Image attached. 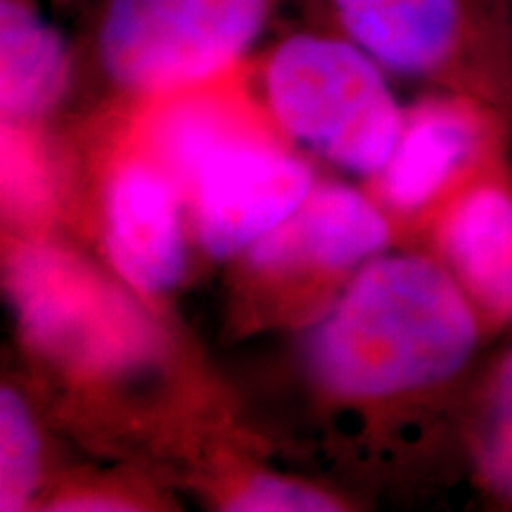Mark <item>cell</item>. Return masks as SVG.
Wrapping results in <instances>:
<instances>
[{
    "label": "cell",
    "mask_w": 512,
    "mask_h": 512,
    "mask_svg": "<svg viewBox=\"0 0 512 512\" xmlns=\"http://www.w3.org/2000/svg\"><path fill=\"white\" fill-rule=\"evenodd\" d=\"M479 325L456 275L422 256L373 261L311 337L318 380L344 396L437 389L467 366Z\"/></svg>",
    "instance_id": "obj_1"
},
{
    "label": "cell",
    "mask_w": 512,
    "mask_h": 512,
    "mask_svg": "<svg viewBox=\"0 0 512 512\" xmlns=\"http://www.w3.org/2000/svg\"><path fill=\"white\" fill-rule=\"evenodd\" d=\"M382 64L351 38L294 34L266 64V95L290 136L358 174L380 171L403 119Z\"/></svg>",
    "instance_id": "obj_2"
},
{
    "label": "cell",
    "mask_w": 512,
    "mask_h": 512,
    "mask_svg": "<svg viewBox=\"0 0 512 512\" xmlns=\"http://www.w3.org/2000/svg\"><path fill=\"white\" fill-rule=\"evenodd\" d=\"M347 31L384 69L425 76L512 107L508 0H330Z\"/></svg>",
    "instance_id": "obj_3"
},
{
    "label": "cell",
    "mask_w": 512,
    "mask_h": 512,
    "mask_svg": "<svg viewBox=\"0 0 512 512\" xmlns=\"http://www.w3.org/2000/svg\"><path fill=\"white\" fill-rule=\"evenodd\" d=\"M268 0H105L95 50L107 79L178 93L228 72L266 22Z\"/></svg>",
    "instance_id": "obj_4"
},
{
    "label": "cell",
    "mask_w": 512,
    "mask_h": 512,
    "mask_svg": "<svg viewBox=\"0 0 512 512\" xmlns=\"http://www.w3.org/2000/svg\"><path fill=\"white\" fill-rule=\"evenodd\" d=\"M10 292L31 342L74 368L121 373L140 366L155 347L136 306L62 249H22L12 261Z\"/></svg>",
    "instance_id": "obj_5"
},
{
    "label": "cell",
    "mask_w": 512,
    "mask_h": 512,
    "mask_svg": "<svg viewBox=\"0 0 512 512\" xmlns=\"http://www.w3.org/2000/svg\"><path fill=\"white\" fill-rule=\"evenodd\" d=\"M174 166L192 185L197 230L214 256L264 240L311 192L304 164L233 133L223 114L195 133Z\"/></svg>",
    "instance_id": "obj_6"
},
{
    "label": "cell",
    "mask_w": 512,
    "mask_h": 512,
    "mask_svg": "<svg viewBox=\"0 0 512 512\" xmlns=\"http://www.w3.org/2000/svg\"><path fill=\"white\" fill-rule=\"evenodd\" d=\"M107 252L126 283L147 294L171 290L183 275V233L169 183L147 166H124L105 200Z\"/></svg>",
    "instance_id": "obj_7"
},
{
    "label": "cell",
    "mask_w": 512,
    "mask_h": 512,
    "mask_svg": "<svg viewBox=\"0 0 512 512\" xmlns=\"http://www.w3.org/2000/svg\"><path fill=\"white\" fill-rule=\"evenodd\" d=\"M387 240V223L366 197L342 185H325L309 192L290 221L259 240L254 259L266 266L306 261L347 268L380 252Z\"/></svg>",
    "instance_id": "obj_8"
},
{
    "label": "cell",
    "mask_w": 512,
    "mask_h": 512,
    "mask_svg": "<svg viewBox=\"0 0 512 512\" xmlns=\"http://www.w3.org/2000/svg\"><path fill=\"white\" fill-rule=\"evenodd\" d=\"M444 252L458 283L494 316L512 318V195L479 188L444 226Z\"/></svg>",
    "instance_id": "obj_9"
},
{
    "label": "cell",
    "mask_w": 512,
    "mask_h": 512,
    "mask_svg": "<svg viewBox=\"0 0 512 512\" xmlns=\"http://www.w3.org/2000/svg\"><path fill=\"white\" fill-rule=\"evenodd\" d=\"M69 76L62 36L29 0H0V105L5 119L27 121L60 98Z\"/></svg>",
    "instance_id": "obj_10"
},
{
    "label": "cell",
    "mask_w": 512,
    "mask_h": 512,
    "mask_svg": "<svg viewBox=\"0 0 512 512\" xmlns=\"http://www.w3.org/2000/svg\"><path fill=\"white\" fill-rule=\"evenodd\" d=\"M475 143L470 110L453 102H430L403 126L399 145L384 166V190L399 207L427 202L465 162Z\"/></svg>",
    "instance_id": "obj_11"
},
{
    "label": "cell",
    "mask_w": 512,
    "mask_h": 512,
    "mask_svg": "<svg viewBox=\"0 0 512 512\" xmlns=\"http://www.w3.org/2000/svg\"><path fill=\"white\" fill-rule=\"evenodd\" d=\"M475 458L486 486L512 503V351L486 387L475 430Z\"/></svg>",
    "instance_id": "obj_12"
},
{
    "label": "cell",
    "mask_w": 512,
    "mask_h": 512,
    "mask_svg": "<svg viewBox=\"0 0 512 512\" xmlns=\"http://www.w3.org/2000/svg\"><path fill=\"white\" fill-rule=\"evenodd\" d=\"M38 434L24 401L5 387L0 392V510L24 508L36 489Z\"/></svg>",
    "instance_id": "obj_13"
},
{
    "label": "cell",
    "mask_w": 512,
    "mask_h": 512,
    "mask_svg": "<svg viewBox=\"0 0 512 512\" xmlns=\"http://www.w3.org/2000/svg\"><path fill=\"white\" fill-rule=\"evenodd\" d=\"M335 508V501L320 491L275 477L254 479L228 505V510L238 512H320Z\"/></svg>",
    "instance_id": "obj_14"
},
{
    "label": "cell",
    "mask_w": 512,
    "mask_h": 512,
    "mask_svg": "<svg viewBox=\"0 0 512 512\" xmlns=\"http://www.w3.org/2000/svg\"><path fill=\"white\" fill-rule=\"evenodd\" d=\"M3 169H5V185H8V195L15 207L29 211L34 209L36 204H41L43 200V183L38 181V176L34 174V164L31 157L27 155V150H22L19 140L15 133H10L5 128L3 136Z\"/></svg>",
    "instance_id": "obj_15"
},
{
    "label": "cell",
    "mask_w": 512,
    "mask_h": 512,
    "mask_svg": "<svg viewBox=\"0 0 512 512\" xmlns=\"http://www.w3.org/2000/svg\"><path fill=\"white\" fill-rule=\"evenodd\" d=\"M57 510H126V505L110 498H79V501H64Z\"/></svg>",
    "instance_id": "obj_16"
},
{
    "label": "cell",
    "mask_w": 512,
    "mask_h": 512,
    "mask_svg": "<svg viewBox=\"0 0 512 512\" xmlns=\"http://www.w3.org/2000/svg\"><path fill=\"white\" fill-rule=\"evenodd\" d=\"M508 8H510V22H512V0H508Z\"/></svg>",
    "instance_id": "obj_17"
}]
</instances>
